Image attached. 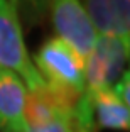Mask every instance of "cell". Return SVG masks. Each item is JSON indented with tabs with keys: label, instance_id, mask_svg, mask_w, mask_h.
<instances>
[{
	"label": "cell",
	"instance_id": "6da1fadb",
	"mask_svg": "<svg viewBox=\"0 0 130 132\" xmlns=\"http://www.w3.org/2000/svg\"><path fill=\"white\" fill-rule=\"evenodd\" d=\"M36 70L46 86L76 105L84 92V61L68 43L49 37L36 53Z\"/></svg>",
	"mask_w": 130,
	"mask_h": 132
},
{
	"label": "cell",
	"instance_id": "7a4b0ae2",
	"mask_svg": "<svg viewBox=\"0 0 130 132\" xmlns=\"http://www.w3.org/2000/svg\"><path fill=\"white\" fill-rule=\"evenodd\" d=\"M0 68L24 78L29 90L46 85L27 53L20 17L10 0H0Z\"/></svg>",
	"mask_w": 130,
	"mask_h": 132
},
{
	"label": "cell",
	"instance_id": "3957f363",
	"mask_svg": "<svg viewBox=\"0 0 130 132\" xmlns=\"http://www.w3.org/2000/svg\"><path fill=\"white\" fill-rule=\"evenodd\" d=\"M130 63V47L113 36L96 34V41L84 59V90H108L122 78Z\"/></svg>",
	"mask_w": 130,
	"mask_h": 132
},
{
	"label": "cell",
	"instance_id": "277c9868",
	"mask_svg": "<svg viewBox=\"0 0 130 132\" xmlns=\"http://www.w3.org/2000/svg\"><path fill=\"white\" fill-rule=\"evenodd\" d=\"M49 14L56 37L76 51L81 59H86L96 41V31L80 0H51Z\"/></svg>",
	"mask_w": 130,
	"mask_h": 132
},
{
	"label": "cell",
	"instance_id": "5b68a950",
	"mask_svg": "<svg viewBox=\"0 0 130 132\" xmlns=\"http://www.w3.org/2000/svg\"><path fill=\"white\" fill-rule=\"evenodd\" d=\"M96 34L113 36L130 47V0H80Z\"/></svg>",
	"mask_w": 130,
	"mask_h": 132
},
{
	"label": "cell",
	"instance_id": "8992f818",
	"mask_svg": "<svg viewBox=\"0 0 130 132\" xmlns=\"http://www.w3.org/2000/svg\"><path fill=\"white\" fill-rule=\"evenodd\" d=\"M25 95L22 78L17 73L0 68V132H27Z\"/></svg>",
	"mask_w": 130,
	"mask_h": 132
},
{
	"label": "cell",
	"instance_id": "52a82bcc",
	"mask_svg": "<svg viewBox=\"0 0 130 132\" xmlns=\"http://www.w3.org/2000/svg\"><path fill=\"white\" fill-rule=\"evenodd\" d=\"M83 95L90 105L96 130L110 129V130L130 132V109L115 93L113 88L84 90Z\"/></svg>",
	"mask_w": 130,
	"mask_h": 132
},
{
	"label": "cell",
	"instance_id": "ba28073f",
	"mask_svg": "<svg viewBox=\"0 0 130 132\" xmlns=\"http://www.w3.org/2000/svg\"><path fill=\"white\" fill-rule=\"evenodd\" d=\"M17 9L19 17L22 15L29 26L41 24L49 12L51 0H10Z\"/></svg>",
	"mask_w": 130,
	"mask_h": 132
},
{
	"label": "cell",
	"instance_id": "9c48e42d",
	"mask_svg": "<svg viewBox=\"0 0 130 132\" xmlns=\"http://www.w3.org/2000/svg\"><path fill=\"white\" fill-rule=\"evenodd\" d=\"M73 115L57 117L54 120L37 125V127H29L27 132H73Z\"/></svg>",
	"mask_w": 130,
	"mask_h": 132
},
{
	"label": "cell",
	"instance_id": "30bf717a",
	"mask_svg": "<svg viewBox=\"0 0 130 132\" xmlns=\"http://www.w3.org/2000/svg\"><path fill=\"white\" fill-rule=\"evenodd\" d=\"M115 93L122 98V102L130 109V68L123 71L120 81H117V85L113 86Z\"/></svg>",
	"mask_w": 130,
	"mask_h": 132
},
{
	"label": "cell",
	"instance_id": "8fae6325",
	"mask_svg": "<svg viewBox=\"0 0 130 132\" xmlns=\"http://www.w3.org/2000/svg\"><path fill=\"white\" fill-rule=\"evenodd\" d=\"M73 132H81V130H78V129L74 127V122H73Z\"/></svg>",
	"mask_w": 130,
	"mask_h": 132
}]
</instances>
